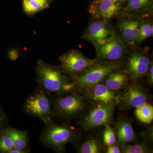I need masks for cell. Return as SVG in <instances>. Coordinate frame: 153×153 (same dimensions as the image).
Here are the masks:
<instances>
[{
  "label": "cell",
  "mask_w": 153,
  "mask_h": 153,
  "mask_svg": "<svg viewBox=\"0 0 153 153\" xmlns=\"http://www.w3.org/2000/svg\"><path fill=\"white\" fill-rule=\"evenodd\" d=\"M103 149V145L98 139L90 137L80 145L78 152L80 153H101Z\"/></svg>",
  "instance_id": "18"
},
{
  "label": "cell",
  "mask_w": 153,
  "mask_h": 153,
  "mask_svg": "<svg viewBox=\"0 0 153 153\" xmlns=\"http://www.w3.org/2000/svg\"><path fill=\"white\" fill-rule=\"evenodd\" d=\"M119 69L117 63L97 62L84 72L72 77L74 90L81 91L96 85L101 82L111 72Z\"/></svg>",
  "instance_id": "6"
},
{
  "label": "cell",
  "mask_w": 153,
  "mask_h": 153,
  "mask_svg": "<svg viewBox=\"0 0 153 153\" xmlns=\"http://www.w3.org/2000/svg\"><path fill=\"white\" fill-rule=\"evenodd\" d=\"M113 1H115L120 2H121V1H122L123 0H113Z\"/></svg>",
  "instance_id": "31"
},
{
  "label": "cell",
  "mask_w": 153,
  "mask_h": 153,
  "mask_svg": "<svg viewBox=\"0 0 153 153\" xmlns=\"http://www.w3.org/2000/svg\"><path fill=\"white\" fill-rule=\"evenodd\" d=\"M103 132V143L107 147L115 144L117 142L114 129L111 127L110 125H105Z\"/></svg>",
  "instance_id": "22"
},
{
  "label": "cell",
  "mask_w": 153,
  "mask_h": 153,
  "mask_svg": "<svg viewBox=\"0 0 153 153\" xmlns=\"http://www.w3.org/2000/svg\"><path fill=\"white\" fill-rule=\"evenodd\" d=\"M27 151H22L20 150L17 149H13L11 150L9 153H25L27 152Z\"/></svg>",
  "instance_id": "30"
},
{
  "label": "cell",
  "mask_w": 153,
  "mask_h": 153,
  "mask_svg": "<svg viewBox=\"0 0 153 153\" xmlns=\"http://www.w3.org/2000/svg\"><path fill=\"white\" fill-rule=\"evenodd\" d=\"M114 128L116 137L119 145L129 143L136 139V134L131 122L126 116L120 115L117 118Z\"/></svg>",
  "instance_id": "14"
},
{
  "label": "cell",
  "mask_w": 153,
  "mask_h": 153,
  "mask_svg": "<svg viewBox=\"0 0 153 153\" xmlns=\"http://www.w3.org/2000/svg\"><path fill=\"white\" fill-rule=\"evenodd\" d=\"M136 117L141 122L145 124H150L153 120V107L146 103L136 108Z\"/></svg>",
  "instance_id": "19"
},
{
  "label": "cell",
  "mask_w": 153,
  "mask_h": 153,
  "mask_svg": "<svg viewBox=\"0 0 153 153\" xmlns=\"http://www.w3.org/2000/svg\"><path fill=\"white\" fill-rule=\"evenodd\" d=\"M106 153H121L120 146L115 144L107 146L105 150Z\"/></svg>",
  "instance_id": "27"
},
{
  "label": "cell",
  "mask_w": 153,
  "mask_h": 153,
  "mask_svg": "<svg viewBox=\"0 0 153 153\" xmlns=\"http://www.w3.org/2000/svg\"><path fill=\"white\" fill-rule=\"evenodd\" d=\"M122 153H150L152 152L149 145L146 143L136 144L120 145Z\"/></svg>",
  "instance_id": "21"
},
{
  "label": "cell",
  "mask_w": 153,
  "mask_h": 153,
  "mask_svg": "<svg viewBox=\"0 0 153 153\" xmlns=\"http://www.w3.org/2000/svg\"><path fill=\"white\" fill-rule=\"evenodd\" d=\"M153 25L149 23H144L140 25L139 34L137 41V43H140L146 38L152 36Z\"/></svg>",
  "instance_id": "25"
},
{
  "label": "cell",
  "mask_w": 153,
  "mask_h": 153,
  "mask_svg": "<svg viewBox=\"0 0 153 153\" xmlns=\"http://www.w3.org/2000/svg\"><path fill=\"white\" fill-rule=\"evenodd\" d=\"M59 59L61 63V70L63 73L72 78L98 62L96 59L87 58L81 52L76 50L68 51L60 56Z\"/></svg>",
  "instance_id": "7"
},
{
  "label": "cell",
  "mask_w": 153,
  "mask_h": 153,
  "mask_svg": "<svg viewBox=\"0 0 153 153\" xmlns=\"http://www.w3.org/2000/svg\"><path fill=\"white\" fill-rule=\"evenodd\" d=\"M129 76L125 71L119 69L111 72L100 83L113 90L119 92L123 90L128 84Z\"/></svg>",
  "instance_id": "15"
},
{
  "label": "cell",
  "mask_w": 153,
  "mask_h": 153,
  "mask_svg": "<svg viewBox=\"0 0 153 153\" xmlns=\"http://www.w3.org/2000/svg\"><path fill=\"white\" fill-rule=\"evenodd\" d=\"M36 81L49 93L58 96L74 90L72 77L63 73L60 67L40 60L36 68Z\"/></svg>",
  "instance_id": "1"
},
{
  "label": "cell",
  "mask_w": 153,
  "mask_h": 153,
  "mask_svg": "<svg viewBox=\"0 0 153 153\" xmlns=\"http://www.w3.org/2000/svg\"><path fill=\"white\" fill-rule=\"evenodd\" d=\"M153 63L151 64L148 70L147 74L148 75V81L150 85H152L153 84Z\"/></svg>",
  "instance_id": "28"
},
{
  "label": "cell",
  "mask_w": 153,
  "mask_h": 153,
  "mask_svg": "<svg viewBox=\"0 0 153 153\" xmlns=\"http://www.w3.org/2000/svg\"><path fill=\"white\" fill-rule=\"evenodd\" d=\"M122 8L120 2L113 0H94L88 12L94 18L107 20L119 14Z\"/></svg>",
  "instance_id": "12"
},
{
  "label": "cell",
  "mask_w": 153,
  "mask_h": 153,
  "mask_svg": "<svg viewBox=\"0 0 153 153\" xmlns=\"http://www.w3.org/2000/svg\"><path fill=\"white\" fill-rule=\"evenodd\" d=\"M47 1H48V0H47Z\"/></svg>",
  "instance_id": "32"
},
{
  "label": "cell",
  "mask_w": 153,
  "mask_h": 153,
  "mask_svg": "<svg viewBox=\"0 0 153 153\" xmlns=\"http://www.w3.org/2000/svg\"><path fill=\"white\" fill-rule=\"evenodd\" d=\"M140 25V21L137 19H124L120 23V31L126 41L131 45L137 42Z\"/></svg>",
  "instance_id": "16"
},
{
  "label": "cell",
  "mask_w": 153,
  "mask_h": 153,
  "mask_svg": "<svg viewBox=\"0 0 153 153\" xmlns=\"http://www.w3.org/2000/svg\"><path fill=\"white\" fill-rule=\"evenodd\" d=\"M45 125L41 139L46 146L58 152H63L68 143L76 144L78 142L79 134L69 124H57L52 121Z\"/></svg>",
  "instance_id": "2"
},
{
  "label": "cell",
  "mask_w": 153,
  "mask_h": 153,
  "mask_svg": "<svg viewBox=\"0 0 153 153\" xmlns=\"http://www.w3.org/2000/svg\"><path fill=\"white\" fill-rule=\"evenodd\" d=\"M115 36L113 28L106 20L101 19L92 22L88 26L84 33V38L95 47L104 44Z\"/></svg>",
  "instance_id": "11"
},
{
  "label": "cell",
  "mask_w": 153,
  "mask_h": 153,
  "mask_svg": "<svg viewBox=\"0 0 153 153\" xmlns=\"http://www.w3.org/2000/svg\"><path fill=\"white\" fill-rule=\"evenodd\" d=\"M30 1H34L39 3L44 9L47 8L49 7V4H48L47 0H30Z\"/></svg>",
  "instance_id": "29"
},
{
  "label": "cell",
  "mask_w": 153,
  "mask_h": 153,
  "mask_svg": "<svg viewBox=\"0 0 153 153\" xmlns=\"http://www.w3.org/2000/svg\"><path fill=\"white\" fill-rule=\"evenodd\" d=\"M91 104L120 103V93L107 87L102 83H97L81 91Z\"/></svg>",
  "instance_id": "10"
},
{
  "label": "cell",
  "mask_w": 153,
  "mask_h": 153,
  "mask_svg": "<svg viewBox=\"0 0 153 153\" xmlns=\"http://www.w3.org/2000/svg\"><path fill=\"white\" fill-rule=\"evenodd\" d=\"M23 7L25 13L28 15H33L44 10L37 2L30 0H23Z\"/></svg>",
  "instance_id": "24"
},
{
  "label": "cell",
  "mask_w": 153,
  "mask_h": 153,
  "mask_svg": "<svg viewBox=\"0 0 153 153\" xmlns=\"http://www.w3.org/2000/svg\"><path fill=\"white\" fill-rule=\"evenodd\" d=\"M4 131L11 137L14 149L20 150L27 151L28 143L27 132L8 126Z\"/></svg>",
  "instance_id": "17"
},
{
  "label": "cell",
  "mask_w": 153,
  "mask_h": 153,
  "mask_svg": "<svg viewBox=\"0 0 153 153\" xmlns=\"http://www.w3.org/2000/svg\"><path fill=\"white\" fill-rule=\"evenodd\" d=\"M7 115L0 105V134H1L7 127Z\"/></svg>",
  "instance_id": "26"
},
{
  "label": "cell",
  "mask_w": 153,
  "mask_h": 153,
  "mask_svg": "<svg viewBox=\"0 0 153 153\" xmlns=\"http://www.w3.org/2000/svg\"><path fill=\"white\" fill-rule=\"evenodd\" d=\"M80 117L79 124L85 131H89L105 125H110L113 122L115 109L117 104L108 103L91 104Z\"/></svg>",
  "instance_id": "5"
},
{
  "label": "cell",
  "mask_w": 153,
  "mask_h": 153,
  "mask_svg": "<svg viewBox=\"0 0 153 153\" xmlns=\"http://www.w3.org/2000/svg\"><path fill=\"white\" fill-rule=\"evenodd\" d=\"M149 99V94L144 88L138 82L134 81L129 82L120 94V103L126 109L136 108L148 103Z\"/></svg>",
  "instance_id": "9"
},
{
  "label": "cell",
  "mask_w": 153,
  "mask_h": 153,
  "mask_svg": "<svg viewBox=\"0 0 153 153\" xmlns=\"http://www.w3.org/2000/svg\"><path fill=\"white\" fill-rule=\"evenodd\" d=\"M152 0H128L126 10L128 13H140L147 9Z\"/></svg>",
  "instance_id": "20"
},
{
  "label": "cell",
  "mask_w": 153,
  "mask_h": 153,
  "mask_svg": "<svg viewBox=\"0 0 153 153\" xmlns=\"http://www.w3.org/2000/svg\"><path fill=\"white\" fill-rule=\"evenodd\" d=\"M24 109L28 114L40 119L45 124L53 121V101L49 93L41 87L27 98Z\"/></svg>",
  "instance_id": "4"
},
{
  "label": "cell",
  "mask_w": 153,
  "mask_h": 153,
  "mask_svg": "<svg viewBox=\"0 0 153 153\" xmlns=\"http://www.w3.org/2000/svg\"><path fill=\"white\" fill-rule=\"evenodd\" d=\"M89 104L85 96L79 91L74 90L57 97L53 100L54 116L64 120L80 117Z\"/></svg>",
  "instance_id": "3"
},
{
  "label": "cell",
  "mask_w": 153,
  "mask_h": 153,
  "mask_svg": "<svg viewBox=\"0 0 153 153\" xmlns=\"http://www.w3.org/2000/svg\"><path fill=\"white\" fill-rule=\"evenodd\" d=\"M13 149L14 146L12 139L4 131L0 134V152L9 153Z\"/></svg>",
  "instance_id": "23"
},
{
  "label": "cell",
  "mask_w": 153,
  "mask_h": 153,
  "mask_svg": "<svg viewBox=\"0 0 153 153\" xmlns=\"http://www.w3.org/2000/svg\"><path fill=\"white\" fill-rule=\"evenodd\" d=\"M152 63L149 58L145 54L133 52L128 59L125 71L133 79H138L147 74Z\"/></svg>",
  "instance_id": "13"
},
{
  "label": "cell",
  "mask_w": 153,
  "mask_h": 153,
  "mask_svg": "<svg viewBox=\"0 0 153 153\" xmlns=\"http://www.w3.org/2000/svg\"><path fill=\"white\" fill-rule=\"evenodd\" d=\"M97 59L100 62L115 63L123 57L126 46L120 37L115 36L104 44L95 47Z\"/></svg>",
  "instance_id": "8"
}]
</instances>
